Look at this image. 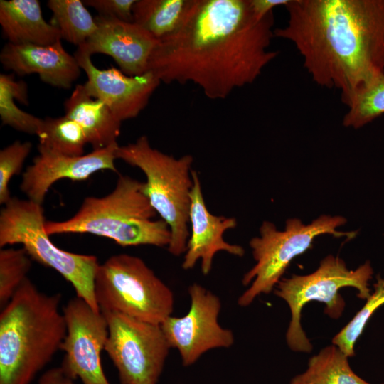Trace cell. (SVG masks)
<instances>
[{"label":"cell","mask_w":384,"mask_h":384,"mask_svg":"<svg viewBox=\"0 0 384 384\" xmlns=\"http://www.w3.org/2000/svg\"><path fill=\"white\" fill-rule=\"evenodd\" d=\"M52 21L62 39L77 46L84 44L97 30L95 17L80 0H49Z\"/></svg>","instance_id":"obj_22"},{"label":"cell","mask_w":384,"mask_h":384,"mask_svg":"<svg viewBox=\"0 0 384 384\" xmlns=\"http://www.w3.org/2000/svg\"><path fill=\"white\" fill-rule=\"evenodd\" d=\"M36 135L39 146L66 156L84 155L87 144L80 127L66 115L42 119Z\"/></svg>","instance_id":"obj_24"},{"label":"cell","mask_w":384,"mask_h":384,"mask_svg":"<svg viewBox=\"0 0 384 384\" xmlns=\"http://www.w3.org/2000/svg\"><path fill=\"white\" fill-rule=\"evenodd\" d=\"M191 304L183 316H170L161 327L171 347L178 351L182 364H194L205 353L215 348H230L234 334L218 322L220 298L203 286L193 283L188 289Z\"/></svg>","instance_id":"obj_11"},{"label":"cell","mask_w":384,"mask_h":384,"mask_svg":"<svg viewBox=\"0 0 384 384\" xmlns=\"http://www.w3.org/2000/svg\"><path fill=\"white\" fill-rule=\"evenodd\" d=\"M0 24L14 44L47 46L62 39L58 28L44 19L38 0H1Z\"/></svg>","instance_id":"obj_19"},{"label":"cell","mask_w":384,"mask_h":384,"mask_svg":"<svg viewBox=\"0 0 384 384\" xmlns=\"http://www.w3.org/2000/svg\"><path fill=\"white\" fill-rule=\"evenodd\" d=\"M116 158L143 171L146 178L143 192L171 230L168 251L174 256L184 254L190 235L193 156L166 154L153 148L142 135L133 143L119 146Z\"/></svg>","instance_id":"obj_5"},{"label":"cell","mask_w":384,"mask_h":384,"mask_svg":"<svg viewBox=\"0 0 384 384\" xmlns=\"http://www.w3.org/2000/svg\"><path fill=\"white\" fill-rule=\"evenodd\" d=\"M191 175L193 181L189 210L191 230L181 266L183 270H191L200 261L201 272L207 275L218 252L240 257L244 255L245 250L223 239L227 230L237 226V220L235 218L212 214L206 207L198 174L193 170Z\"/></svg>","instance_id":"obj_16"},{"label":"cell","mask_w":384,"mask_h":384,"mask_svg":"<svg viewBox=\"0 0 384 384\" xmlns=\"http://www.w3.org/2000/svg\"><path fill=\"white\" fill-rule=\"evenodd\" d=\"M118 147L114 144L87 154L70 156L38 145V154L23 174L20 188L28 199L42 205L50 188L60 179L85 181L98 171L117 172L114 161Z\"/></svg>","instance_id":"obj_14"},{"label":"cell","mask_w":384,"mask_h":384,"mask_svg":"<svg viewBox=\"0 0 384 384\" xmlns=\"http://www.w3.org/2000/svg\"><path fill=\"white\" fill-rule=\"evenodd\" d=\"M61 294L27 277L0 314V384H31L60 350L67 329Z\"/></svg>","instance_id":"obj_3"},{"label":"cell","mask_w":384,"mask_h":384,"mask_svg":"<svg viewBox=\"0 0 384 384\" xmlns=\"http://www.w3.org/2000/svg\"><path fill=\"white\" fill-rule=\"evenodd\" d=\"M30 142L17 140L0 151V203L6 204L11 197L9 189L11 178L21 171L23 164L31 152Z\"/></svg>","instance_id":"obj_28"},{"label":"cell","mask_w":384,"mask_h":384,"mask_svg":"<svg viewBox=\"0 0 384 384\" xmlns=\"http://www.w3.org/2000/svg\"><path fill=\"white\" fill-rule=\"evenodd\" d=\"M97 30L78 50L91 56L102 53L112 57L119 69L130 76L148 70L151 52L158 40L134 22L97 14Z\"/></svg>","instance_id":"obj_15"},{"label":"cell","mask_w":384,"mask_h":384,"mask_svg":"<svg viewBox=\"0 0 384 384\" xmlns=\"http://www.w3.org/2000/svg\"><path fill=\"white\" fill-rule=\"evenodd\" d=\"M384 304V275H378L373 291L363 306L332 339L348 358L354 355V345L373 313Z\"/></svg>","instance_id":"obj_26"},{"label":"cell","mask_w":384,"mask_h":384,"mask_svg":"<svg viewBox=\"0 0 384 384\" xmlns=\"http://www.w3.org/2000/svg\"><path fill=\"white\" fill-rule=\"evenodd\" d=\"M289 0H250V7L254 14L259 18L273 12L279 6H286Z\"/></svg>","instance_id":"obj_30"},{"label":"cell","mask_w":384,"mask_h":384,"mask_svg":"<svg viewBox=\"0 0 384 384\" xmlns=\"http://www.w3.org/2000/svg\"><path fill=\"white\" fill-rule=\"evenodd\" d=\"M108 325L104 351L120 384H157L171 348L161 325L101 311Z\"/></svg>","instance_id":"obj_10"},{"label":"cell","mask_w":384,"mask_h":384,"mask_svg":"<svg viewBox=\"0 0 384 384\" xmlns=\"http://www.w3.org/2000/svg\"><path fill=\"white\" fill-rule=\"evenodd\" d=\"M64 108L65 115L80 127L93 150L117 144L122 122L105 103L90 96L83 84L75 86Z\"/></svg>","instance_id":"obj_18"},{"label":"cell","mask_w":384,"mask_h":384,"mask_svg":"<svg viewBox=\"0 0 384 384\" xmlns=\"http://www.w3.org/2000/svg\"><path fill=\"white\" fill-rule=\"evenodd\" d=\"M143 182L120 175L113 191L85 198L78 212L63 221H46L48 235L90 233L127 246L167 247L171 230L143 192Z\"/></svg>","instance_id":"obj_4"},{"label":"cell","mask_w":384,"mask_h":384,"mask_svg":"<svg viewBox=\"0 0 384 384\" xmlns=\"http://www.w3.org/2000/svg\"><path fill=\"white\" fill-rule=\"evenodd\" d=\"M16 100L28 105V87L22 80H16L13 74L0 75V117L4 125L29 134H37L42 122L31 114L18 108Z\"/></svg>","instance_id":"obj_23"},{"label":"cell","mask_w":384,"mask_h":384,"mask_svg":"<svg viewBox=\"0 0 384 384\" xmlns=\"http://www.w3.org/2000/svg\"><path fill=\"white\" fill-rule=\"evenodd\" d=\"M289 384H370L359 377L349 365L348 357L336 345L328 346L313 356L306 369Z\"/></svg>","instance_id":"obj_21"},{"label":"cell","mask_w":384,"mask_h":384,"mask_svg":"<svg viewBox=\"0 0 384 384\" xmlns=\"http://www.w3.org/2000/svg\"><path fill=\"white\" fill-rule=\"evenodd\" d=\"M348 107L343 124L359 129L384 114V73L353 92L343 102Z\"/></svg>","instance_id":"obj_25"},{"label":"cell","mask_w":384,"mask_h":384,"mask_svg":"<svg viewBox=\"0 0 384 384\" xmlns=\"http://www.w3.org/2000/svg\"><path fill=\"white\" fill-rule=\"evenodd\" d=\"M32 265V259L22 247L1 248L0 250V305L3 308L11 299Z\"/></svg>","instance_id":"obj_27"},{"label":"cell","mask_w":384,"mask_h":384,"mask_svg":"<svg viewBox=\"0 0 384 384\" xmlns=\"http://www.w3.org/2000/svg\"><path fill=\"white\" fill-rule=\"evenodd\" d=\"M74 55L86 73L83 85L87 93L105 103L121 122L137 117L161 83L151 71L130 76L114 67L98 69L91 56L78 50Z\"/></svg>","instance_id":"obj_13"},{"label":"cell","mask_w":384,"mask_h":384,"mask_svg":"<svg viewBox=\"0 0 384 384\" xmlns=\"http://www.w3.org/2000/svg\"><path fill=\"white\" fill-rule=\"evenodd\" d=\"M194 3L195 0H136L133 22L159 40L180 28Z\"/></svg>","instance_id":"obj_20"},{"label":"cell","mask_w":384,"mask_h":384,"mask_svg":"<svg viewBox=\"0 0 384 384\" xmlns=\"http://www.w3.org/2000/svg\"><path fill=\"white\" fill-rule=\"evenodd\" d=\"M0 62L19 75L36 73L43 82L63 89H69L81 71L75 55L65 50L61 41L47 46L8 42L0 53Z\"/></svg>","instance_id":"obj_17"},{"label":"cell","mask_w":384,"mask_h":384,"mask_svg":"<svg viewBox=\"0 0 384 384\" xmlns=\"http://www.w3.org/2000/svg\"><path fill=\"white\" fill-rule=\"evenodd\" d=\"M346 222L339 215H322L307 225L298 218H290L286 221L285 229L279 230L274 223L264 221L259 235L249 242L255 264L243 275L242 284L248 288L238 299V304L247 306L258 296L270 293L292 260L309 249L316 237L331 234L353 238L354 232L337 230Z\"/></svg>","instance_id":"obj_8"},{"label":"cell","mask_w":384,"mask_h":384,"mask_svg":"<svg viewBox=\"0 0 384 384\" xmlns=\"http://www.w3.org/2000/svg\"><path fill=\"white\" fill-rule=\"evenodd\" d=\"M286 26L274 37L291 41L319 85L343 102L384 73V0H289Z\"/></svg>","instance_id":"obj_2"},{"label":"cell","mask_w":384,"mask_h":384,"mask_svg":"<svg viewBox=\"0 0 384 384\" xmlns=\"http://www.w3.org/2000/svg\"><path fill=\"white\" fill-rule=\"evenodd\" d=\"M42 205L12 197L0 213V247L21 244L31 258L60 274L75 289L76 297L100 311L95 294L100 264L94 255L58 247L45 230Z\"/></svg>","instance_id":"obj_6"},{"label":"cell","mask_w":384,"mask_h":384,"mask_svg":"<svg viewBox=\"0 0 384 384\" xmlns=\"http://www.w3.org/2000/svg\"><path fill=\"white\" fill-rule=\"evenodd\" d=\"M383 384H384V383H383Z\"/></svg>","instance_id":"obj_32"},{"label":"cell","mask_w":384,"mask_h":384,"mask_svg":"<svg viewBox=\"0 0 384 384\" xmlns=\"http://www.w3.org/2000/svg\"><path fill=\"white\" fill-rule=\"evenodd\" d=\"M74 380L69 378L60 367L46 371L39 379V384H74Z\"/></svg>","instance_id":"obj_31"},{"label":"cell","mask_w":384,"mask_h":384,"mask_svg":"<svg viewBox=\"0 0 384 384\" xmlns=\"http://www.w3.org/2000/svg\"><path fill=\"white\" fill-rule=\"evenodd\" d=\"M95 294L100 311L117 312L154 324L171 316V289L139 257L122 253L100 264Z\"/></svg>","instance_id":"obj_9"},{"label":"cell","mask_w":384,"mask_h":384,"mask_svg":"<svg viewBox=\"0 0 384 384\" xmlns=\"http://www.w3.org/2000/svg\"><path fill=\"white\" fill-rule=\"evenodd\" d=\"M86 6L94 8L98 14L133 22V6L136 0H84Z\"/></svg>","instance_id":"obj_29"},{"label":"cell","mask_w":384,"mask_h":384,"mask_svg":"<svg viewBox=\"0 0 384 384\" xmlns=\"http://www.w3.org/2000/svg\"><path fill=\"white\" fill-rule=\"evenodd\" d=\"M63 314L67 329L60 346L65 353L60 366L63 371L83 384H110L101 362L109 333L103 314L78 297L67 303Z\"/></svg>","instance_id":"obj_12"},{"label":"cell","mask_w":384,"mask_h":384,"mask_svg":"<svg viewBox=\"0 0 384 384\" xmlns=\"http://www.w3.org/2000/svg\"><path fill=\"white\" fill-rule=\"evenodd\" d=\"M373 274L368 260L352 270L341 258L329 255L312 273L282 279L276 285L274 293L287 302L290 309L291 320L286 334L289 348L303 353H310L313 349L301 324L302 310L306 304L311 301L324 303L325 314L331 319H338L346 306L338 290L346 287H353L359 298L366 299L371 293L369 281Z\"/></svg>","instance_id":"obj_7"},{"label":"cell","mask_w":384,"mask_h":384,"mask_svg":"<svg viewBox=\"0 0 384 384\" xmlns=\"http://www.w3.org/2000/svg\"><path fill=\"white\" fill-rule=\"evenodd\" d=\"M273 12L259 18L250 0H195L185 21L158 40L148 70L166 84L191 82L210 99L253 83L277 55Z\"/></svg>","instance_id":"obj_1"}]
</instances>
